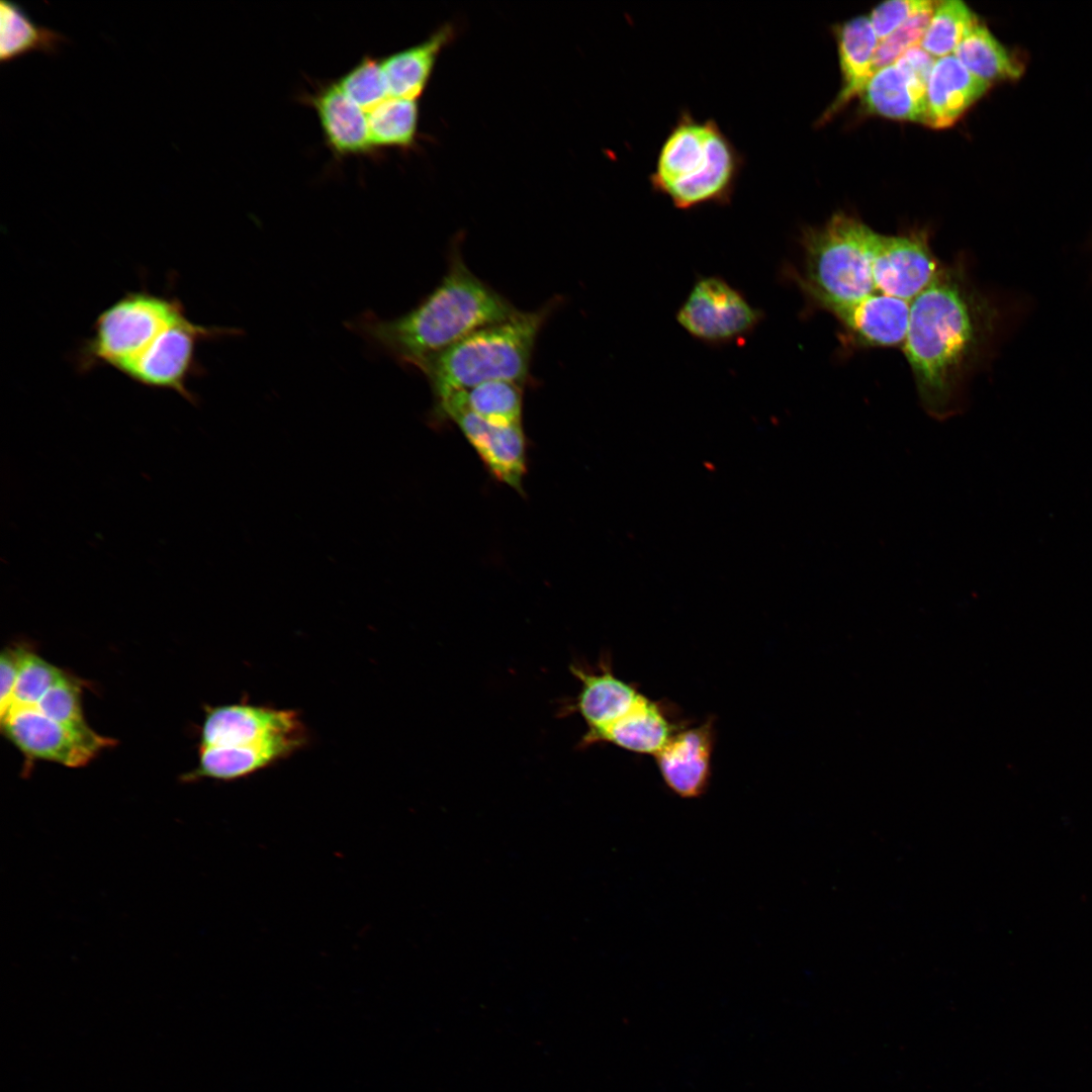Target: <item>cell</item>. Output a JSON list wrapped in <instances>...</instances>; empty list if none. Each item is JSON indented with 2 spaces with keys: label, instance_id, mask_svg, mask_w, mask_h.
Masks as SVG:
<instances>
[{
  "label": "cell",
  "instance_id": "1",
  "mask_svg": "<svg viewBox=\"0 0 1092 1092\" xmlns=\"http://www.w3.org/2000/svg\"><path fill=\"white\" fill-rule=\"evenodd\" d=\"M986 308L961 267H943L910 303L903 344L924 411L944 421L962 411L963 380L982 343Z\"/></svg>",
  "mask_w": 1092,
  "mask_h": 1092
},
{
  "label": "cell",
  "instance_id": "2",
  "mask_svg": "<svg viewBox=\"0 0 1092 1092\" xmlns=\"http://www.w3.org/2000/svg\"><path fill=\"white\" fill-rule=\"evenodd\" d=\"M447 258L442 279L410 311L391 320L365 314L349 323V328L399 363L414 367L519 310L468 268L460 241L453 242Z\"/></svg>",
  "mask_w": 1092,
  "mask_h": 1092
},
{
  "label": "cell",
  "instance_id": "3",
  "mask_svg": "<svg viewBox=\"0 0 1092 1092\" xmlns=\"http://www.w3.org/2000/svg\"><path fill=\"white\" fill-rule=\"evenodd\" d=\"M801 271L787 267L785 274L807 300L822 296L854 300L882 294L889 264L891 236L844 213L823 225L802 231Z\"/></svg>",
  "mask_w": 1092,
  "mask_h": 1092
},
{
  "label": "cell",
  "instance_id": "4",
  "mask_svg": "<svg viewBox=\"0 0 1092 1092\" xmlns=\"http://www.w3.org/2000/svg\"><path fill=\"white\" fill-rule=\"evenodd\" d=\"M743 164L742 154L714 119L682 110L659 148L649 182L680 210L727 205Z\"/></svg>",
  "mask_w": 1092,
  "mask_h": 1092
},
{
  "label": "cell",
  "instance_id": "5",
  "mask_svg": "<svg viewBox=\"0 0 1092 1092\" xmlns=\"http://www.w3.org/2000/svg\"><path fill=\"white\" fill-rule=\"evenodd\" d=\"M560 301L556 296L535 310L519 309L511 317L421 360L414 368L426 377L435 399L493 380L526 385L538 336Z\"/></svg>",
  "mask_w": 1092,
  "mask_h": 1092
},
{
  "label": "cell",
  "instance_id": "6",
  "mask_svg": "<svg viewBox=\"0 0 1092 1092\" xmlns=\"http://www.w3.org/2000/svg\"><path fill=\"white\" fill-rule=\"evenodd\" d=\"M184 313L176 296L146 288L127 291L96 317L91 335L76 353L78 370L87 372L106 366L125 376L160 335Z\"/></svg>",
  "mask_w": 1092,
  "mask_h": 1092
},
{
  "label": "cell",
  "instance_id": "7",
  "mask_svg": "<svg viewBox=\"0 0 1092 1092\" xmlns=\"http://www.w3.org/2000/svg\"><path fill=\"white\" fill-rule=\"evenodd\" d=\"M763 317L740 290L715 275L698 277L675 313L690 336L712 346L746 338Z\"/></svg>",
  "mask_w": 1092,
  "mask_h": 1092
},
{
  "label": "cell",
  "instance_id": "8",
  "mask_svg": "<svg viewBox=\"0 0 1092 1092\" xmlns=\"http://www.w3.org/2000/svg\"><path fill=\"white\" fill-rule=\"evenodd\" d=\"M4 735L28 758L84 766L114 740L97 734H83L54 721L34 706H11L1 715Z\"/></svg>",
  "mask_w": 1092,
  "mask_h": 1092
},
{
  "label": "cell",
  "instance_id": "9",
  "mask_svg": "<svg viewBox=\"0 0 1092 1092\" xmlns=\"http://www.w3.org/2000/svg\"><path fill=\"white\" fill-rule=\"evenodd\" d=\"M307 731L292 709L238 703L208 708L200 747H248Z\"/></svg>",
  "mask_w": 1092,
  "mask_h": 1092
},
{
  "label": "cell",
  "instance_id": "10",
  "mask_svg": "<svg viewBox=\"0 0 1092 1092\" xmlns=\"http://www.w3.org/2000/svg\"><path fill=\"white\" fill-rule=\"evenodd\" d=\"M716 742L715 719L677 730L655 755V762L664 785L684 799H695L706 793L712 778V759Z\"/></svg>",
  "mask_w": 1092,
  "mask_h": 1092
},
{
  "label": "cell",
  "instance_id": "11",
  "mask_svg": "<svg viewBox=\"0 0 1092 1092\" xmlns=\"http://www.w3.org/2000/svg\"><path fill=\"white\" fill-rule=\"evenodd\" d=\"M435 415L446 417L457 425L494 477L521 489L526 469V440L522 424L494 425L461 406L451 404L435 406Z\"/></svg>",
  "mask_w": 1092,
  "mask_h": 1092
},
{
  "label": "cell",
  "instance_id": "12",
  "mask_svg": "<svg viewBox=\"0 0 1092 1092\" xmlns=\"http://www.w3.org/2000/svg\"><path fill=\"white\" fill-rule=\"evenodd\" d=\"M808 301L833 314L863 345L894 347L905 342L909 301L886 294H872L854 300L818 296Z\"/></svg>",
  "mask_w": 1092,
  "mask_h": 1092
},
{
  "label": "cell",
  "instance_id": "13",
  "mask_svg": "<svg viewBox=\"0 0 1092 1092\" xmlns=\"http://www.w3.org/2000/svg\"><path fill=\"white\" fill-rule=\"evenodd\" d=\"M688 723L674 704L641 694L623 716L597 734L581 738L578 746L609 743L633 753L655 756Z\"/></svg>",
  "mask_w": 1092,
  "mask_h": 1092
},
{
  "label": "cell",
  "instance_id": "14",
  "mask_svg": "<svg viewBox=\"0 0 1092 1092\" xmlns=\"http://www.w3.org/2000/svg\"><path fill=\"white\" fill-rule=\"evenodd\" d=\"M580 682L576 697L564 706V714H578L586 724L581 738L590 737L623 716L641 696L638 687L618 677L609 655H603L596 667L581 662L570 665Z\"/></svg>",
  "mask_w": 1092,
  "mask_h": 1092
},
{
  "label": "cell",
  "instance_id": "15",
  "mask_svg": "<svg viewBox=\"0 0 1092 1092\" xmlns=\"http://www.w3.org/2000/svg\"><path fill=\"white\" fill-rule=\"evenodd\" d=\"M303 99L314 109L325 143L334 156L347 158L375 153L366 113L342 91L337 82L318 85Z\"/></svg>",
  "mask_w": 1092,
  "mask_h": 1092
},
{
  "label": "cell",
  "instance_id": "16",
  "mask_svg": "<svg viewBox=\"0 0 1092 1092\" xmlns=\"http://www.w3.org/2000/svg\"><path fill=\"white\" fill-rule=\"evenodd\" d=\"M308 741L307 731L248 747H200L197 767L185 781L209 778L233 781L253 775L290 757Z\"/></svg>",
  "mask_w": 1092,
  "mask_h": 1092
},
{
  "label": "cell",
  "instance_id": "17",
  "mask_svg": "<svg viewBox=\"0 0 1092 1092\" xmlns=\"http://www.w3.org/2000/svg\"><path fill=\"white\" fill-rule=\"evenodd\" d=\"M989 87L954 55L937 59L926 90L925 124L932 128L950 126Z\"/></svg>",
  "mask_w": 1092,
  "mask_h": 1092
},
{
  "label": "cell",
  "instance_id": "18",
  "mask_svg": "<svg viewBox=\"0 0 1092 1092\" xmlns=\"http://www.w3.org/2000/svg\"><path fill=\"white\" fill-rule=\"evenodd\" d=\"M836 40L841 88L824 117L859 96L875 73L874 59L880 42L869 16H856L842 23L836 31Z\"/></svg>",
  "mask_w": 1092,
  "mask_h": 1092
},
{
  "label": "cell",
  "instance_id": "19",
  "mask_svg": "<svg viewBox=\"0 0 1092 1092\" xmlns=\"http://www.w3.org/2000/svg\"><path fill=\"white\" fill-rule=\"evenodd\" d=\"M454 34L445 24L424 41L381 59L390 96L417 100L426 90L438 57Z\"/></svg>",
  "mask_w": 1092,
  "mask_h": 1092
},
{
  "label": "cell",
  "instance_id": "20",
  "mask_svg": "<svg viewBox=\"0 0 1092 1092\" xmlns=\"http://www.w3.org/2000/svg\"><path fill=\"white\" fill-rule=\"evenodd\" d=\"M859 97L872 114L925 124V99L916 94L894 64L876 71Z\"/></svg>",
  "mask_w": 1092,
  "mask_h": 1092
},
{
  "label": "cell",
  "instance_id": "21",
  "mask_svg": "<svg viewBox=\"0 0 1092 1092\" xmlns=\"http://www.w3.org/2000/svg\"><path fill=\"white\" fill-rule=\"evenodd\" d=\"M525 385L507 380L480 383L435 399V405L461 406L494 425L522 423Z\"/></svg>",
  "mask_w": 1092,
  "mask_h": 1092
},
{
  "label": "cell",
  "instance_id": "22",
  "mask_svg": "<svg viewBox=\"0 0 1092 1092\" xmlns=\"http://www.w3.org/2000/svg\"><path fill=\"white\" fill-rule=\"evenodd\" d=\"M67 41L62 33L35 23L17 3H0V62L10 63L33 52L56 55Z\"/></svg>",
  "mask_w": 1092,
  "mask_h": 1092
},
{
  "label": "cell",
  "instance_id": "23",
  "mask_svg": "<svg viewBox=\"0 0 1092 1092\" xmlns=\"http://www.w3.org/2000/svg\"><path fill=\"white\" fill-rule=\"evenodd\" d=\"M953 55L977 78L993 82L1021 76L1022 65L979 20L969 30Z\"/></svg>",
  "mask_w": 1092,
  "mask_h": 1092
},
{
  "label": "cell",
  "instance_id": "24",
  "mask_svg": "<svg viewBox=\"0 0 1092 1092\" xmlns=\"http://www.w3.org/2000/svg\"><path fill=\"white\" fill-rule=\"evenodd\" d=\"M366 115L370 141L375 150H406L415 145L419 127L417 100L389 96Z\"/></svg>",
  "mask_w": 1092,
  "mask_h": 1092
},
{
  "label": "cell",
  "instance_id": "25",
  "mask_svg": "<svg viewBox=\"0 0 1092 1092\" xmlns=\"http://www.w3.org/2000/svg\"><path fill=\"white\" fill-rule=\"evenodd\" d=\"M978 20L962 1H937L920 46L936 59L953 55Z\"/></svg>",
  "mask_w": 1092,
  "mask_h": 1092
},
{
  "label": "cell",
  "instance_id": "26",
  "mask_svg": "<svg viewBox=\"0 0 1092 1092\" xmlns=\"http://www.w3.org/2000/svg\"><path fill=\"white\" fill-rule=\"evenodd\" d=\"M342 91L365 113L390 96L381 60L372 56L362 59L338 81Z\"/></svg>",
  "mask_w": 1092,
  "mask_h": 1092
},
{
  "label": "cell",
  "instance_id": "27",
  "mask_svg": "<svg viewBox=\"0 0 1092 1092\" xmlns=\"http://www.w3.org/2000/svg\"><path fill=\"white\" fill-rule=\"evenodd\" d=\"M43 715L83 734L93 731L86 723L81 707V687L66 674L34 705Z\"/></svg>",
  "mask_w": 1092,
  "mask_h": 1092
},
{
  "label": "cell",
  "instance_id": "28",
  "mask_svg": "<svg viewBox=\"0 0 1092 1092\" xmlns=\"http://www.w3.org/2000/svg\"><path fill=\"white\" fill-rule=\"evenodd\" d=\"M66 674L35 653L22 648L11 706H34Z\"/></svg>",
  "mask_w": 1092,
  "mask_h": 1092
},
{
  "label": "cell",
  "instance_id": "29",
  "mask_svg": "<svg viewBox=\"0 0 1092 1092\" xmlns=\"http://www.w3.org/2000/svg\"><path fill=\"white\" fill-rule=\"evenodd\" d=\"M937 1L925 0V3L899 28L879 42L874 71L894 64L908 49L920 44Z\"/></svg>",
  "mask_w": 1092,
  "mask_h": 1092
},
{
  "label": "cell",
  "instance_id": "30",
  "mask_svg": "<svg viewBox=\"0 0 1092 1092\" xmlns=\"http://www.w3.org/2000/svg\"><path fill=\"white\" fill-rule=\"evenodd\" d=\"M924 3L925 0H890L876 6L869 19L879 40L893 33Z\"/></svg>",
  "mask_w": 1092,
  "mask_h": 1092
},
{
  "label": "cell",
  "instance_id": "31",
  "mask_svg": "<svg viewBox=\"0 0 1092 1092\" xmlns=\"http://www.w3.org/2000/svg\"><path fill=\"white\" fill-rule=\"evenodd\" d=\"M936 60L920 44H916L901 55L894 65L903 74L916 94L925 99L928 82Z\"/></svg>",
  "mask_w": 1092,
  "mask_h": 1092
},
{
  "label": "cell",
  "instance_id": "32",
  "mask_svg": "<svg viewBox=\"0 0 1092 1092\" xmlns=\"http://www.w3.org/2000/svg\"><path fill=\"white\" fill-rule=\"evenodd\" d=\"M21 651L22 647H16L6 648L1 653L0 715H3L11 706L12 696L19 672Z\"/></svg>",
  "mask_w": 1092,
  "mask_h": 1092
}]
</instances>
